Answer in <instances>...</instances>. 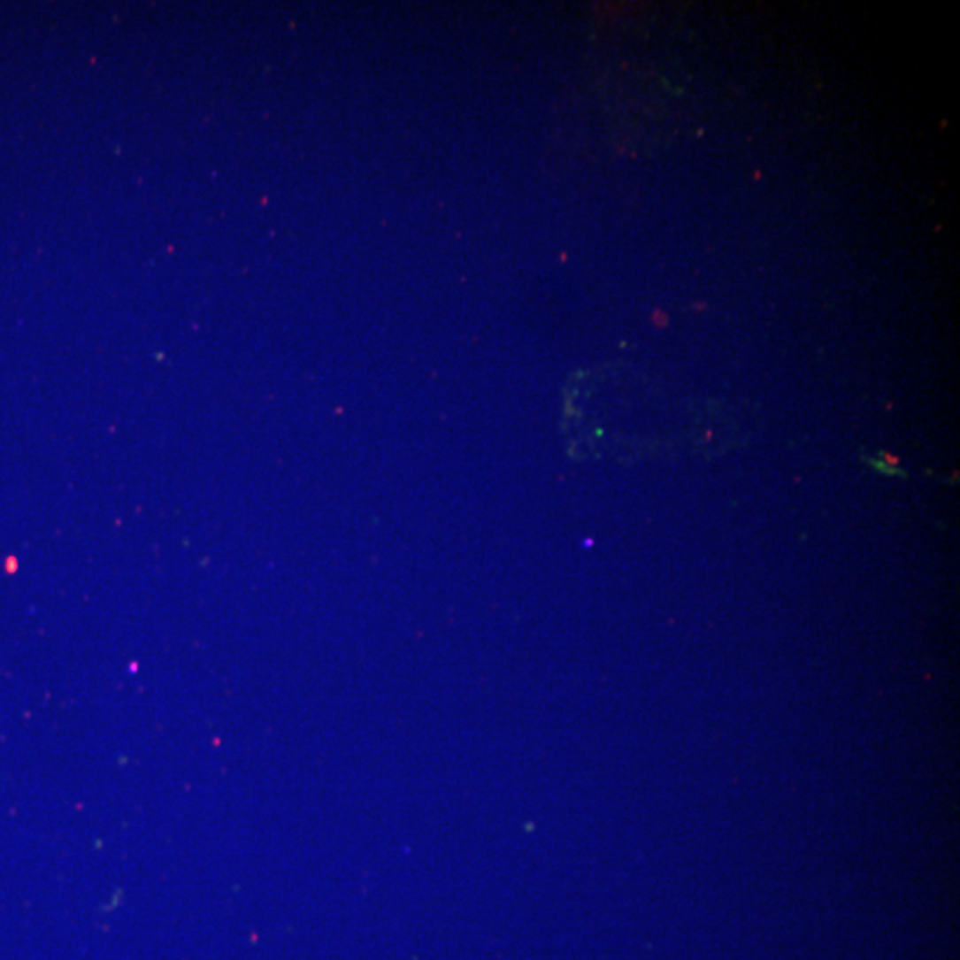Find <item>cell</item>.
<instances>
[{"label":"cell","mask_w":960,"mask_h":960,"mask_svg":"<svg viewBox=\"0 0 960 960\" xmlns=\"http://www.w3.org/2000/svg\"><path fill=\"white\" fill-rule=\"evenodd\" d=\"M880 457H882L887 465H891V466H896V465H898V457H895V456H891V454H887V452L880 454Z\"/></svg>","instance_id":"cell-1"}]
</instances>
